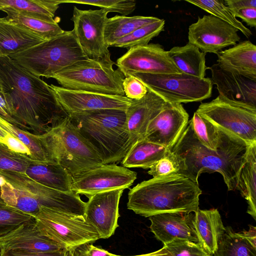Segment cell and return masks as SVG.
<instances>
[{"mask_svg":"<svg viewBox=\"0 0 256 256\" xmlns=\"http://www.w3.org/2000/svg\"><path fill=\"white\" fill-rule=\"evenodd\" d=\"M112 60L88 58L77 62L52 74L64 88L116 96H125L122 82L125 76Z\"/></svg>","mask_w":256,"mask_h":256,"instance_id":"obj_8","label":"cell"},{"mask_svg":"<svg viewBox=\"0 0 256 256\" xmlns=\"http://www.w3.org/2000/svg\"><path fill=\"white\" fill-rule=\"evenodd\" d=\"M164 246L172 256H209L198 242L186 239H175Z\"/></svg>","mask_w":256,"mask_h":256,"instance_id":"obj_41","label":"cell"},{"mask_svg":"<svg viewBox=\"0 0 256 256\" xmlns=\"http://www.w3.org/2000/svg\"><path fill=\"white\" fill-rule=\"evenodd\" d=\"M222 70L256 80V46L250 40L239 42L216 54Z\"/></svg>","mask_w":256,"mask_h":256,"instance_id":"obj_24","label":"cell"},{"mask_svg":"<svg viewBox=\"0 0 256 256\" xmlns=\"http://www.w3.org/2000/svg\"><path fill=\"white\" fill-rule=\"evenodd\" d=\"M194 212H165L148 217L151 232L164 245L176 238L198 242L192 226Z\"/></svg>","mask_w":256,"mask_h":256,"instance_id":"obj_22","label":"cell"},{"mask_svg":"<svg viewBox=\"0 0 256 256\" xmlns=\"http://www.w3.org/2000/svg\"><path fill=\"white\" fill-rule=\"evenodd\" d=\"M236 18H239L252 28L256 26V8H248L232 12Z\"/></svg>","mask_w":256,"mask_h":256,"instance_id":"obj_45","label":"cell"},{"mask_svg":"<svg viewBox=\"0 0 256 256\" xmlns=\"http://www.w3.org/2000/svg\"><path fill=\"white\" fill-rule=\"evenodd\" d=\"M49 86L68 116L100 110L114 109L126 111L133 102L125 96L74 90L54 84Z\"/></svg>","mask_w":256,"mask_h":256,"instance_id":"obj_16","label":"cell"},{"mask_svg":"<svg viewBox=\"0 0 256 256\" xmlns=\"http://www.w3.org/2000/svg\"><path fill=\"white\" fill-rule=\"evenodd\" d=\"M60 4L59 0H0V8L9 7L52 23L58 22L53 18Z\"/></svg>","mask_w":256,"mask_h":256,"instance_id":"obj_33","label":"cell"},{"mask_svg":"<svg viewBox=\"0 0 256 256\" xmlns=\"http://www.w3.org/2000/svg\"><path fill=\"white\" fill-rule=\"evenodd\" d=\"M34 162L27 156L12 150L0 142V170L25 174L29 165Z\"/></svg>","mask_w":256,"mask_h":256,"instance_id":"obj_39","label":"cell"},{"mask_svg":"<svg viewBox=\"0 0 256 256\" xmlns=\"http://www.w3.org/2000/svg\"><path fill=\"white\" fill-rule=\"evenodd\" d=\"M29 178L48 187L64 192H72V176L61 165L31 164L26 173Z\"/></svg>","mask_w":256,"mask_h":256,"instance_id":"obj_26","label":"cell"},{"mask_svg":"<svg viewBox=\"0 0 256 256\" xmlns=\"http://www.w3.org/2000/svg\"><path fill=\"white\" fill-rule=\"evenodd\" d=\"M148 172L153 177L177 174L180 169L178 159L172 150L156 161Z\"/></svg>","mask_w":256,"mask_h":256,"instance_id":"obj_42","label":"cell"},{"mask_svg":"<svg viewBox=\"0 0 256 256\" xmlns=\"http://www.w3.org/2000/svg\"><path fill=\"white\" fill-rule=\"evenodd\" d=\"M8 56L34 75L46 78L88 58L72 30H64L59 36Z\"/></svg>","mask_w":256,"mask_h":256,"instance_id":"obj_7","label":"cell"},{"mask_svg":"<svg viewBox=\"0 0 256 256\" xmlns=\"http://www.w3.org/2000/svg\"><path fill=\"white\" fill-rule=\"evenodd\" d=\"M159 18L154 16L116 15L108 18L104 28V39L106 46H112L118 40L128 35L138 28L154 22Z\"/></svg>","mask_w":256,"mask_h":256,"instance_id":"obj_30","label":"cell"},{"mask_svg":"<svg viewBox=\"0 0 256 256\" xmlns=\"http://www.w3.org/2000/svg\"><path fill=\"white\" fill-rule=\"evenodd\" d=\"M148 88L166 102L182 104L200 102L211 96V78L196 77L184 73L132 74Z\"/></svg>","mask_w":256,"mask_h":256,"instance_id":"obj_11","label":"cell"},{"mask_svg":"<svg viewBox=\"0 0 256 256\" xmlns=\"http://www.w3.org/2000/svg\"><path fill=\"white\" fill-rule=\"evenodd\" d=\"M0 92H2L0 82Z\"/></svg>","mask_w":256,"mask_h":256,"instance_id":"obj_54","label":"cell"},{"mask_svg":"<svg viewBox=\"0 0 256 256\" xmlns=\"http://www.w3.org/2000/svg\"><path fill=\"white\" fill-rule=\"evenodd\" d=\"M38 136L52 162L61 165L72 177L104 164L98 152L68 116Z\"/></svg>","mask_w":256,"mask_h":256,"instance_id":"obj_6","label":"cell"},{"mask_svg":"<svg viewBox=\"0 0 256 256\" xmlns=\"http://www.w3.org/2000/svg\"><path fill=\"white\" fill-rule=\"evenodd\" d=\"M65 249L42 235L34 222L23 224L6 235L0 237L1 256L10 251L47 252Z\"/></svg>","mask_w":256,"mask_h":256,"instance_id":"obj_19","label":"cell"},{"mask_svg":"<svg viewBox=\"0 0 256 256\" xmlns=\"http://www.w3.org/2000/svg\"><path fill=\"white\" fill-rule=\"evenodd\" d=\"M213 256H256V248L230 227H226Z\"/></svg>","mask_w":256,"mask_h":256,"instance_id":"obj_34","label":"cell"},{"mask_svg":"<svg viewBox=\"0 0 256 256\" xmlns=\"http://www.w3.org/2000/svg\"></svg>","mask_w":256,"mask_h":256,"instance_id":"obj_57","label":"cell"},{"mask_svg":"<svg viewBox=\"0 0 256 256\" xmlns=\"http://www.w3.org/2000/svg\"><path fill=\"white\" fill-rule=\"evenodd\" d=\"M116 64L125 77L136 73H182L174 63L168 52L158 44L130 48L117 60Z\"/></svg>","mask_w":256,"mask_h":256,"instance_id":"obj_14","label":"cell"},{"mask_svg":"<svg viewBox=\"0 0 256 256\" xmlns=\"http://www.w3.org/2000/svg\"><path fill=\"white\" fill-rule=\"evenodd\" d=\"M185 1L230 24L240 30L247 38H249L252 35L251 30L237 20L224 4V0H186Z\"/></svg>","mask_w":256,"mask_h":256,"instance_id":"obj_35","label":"cell"},{"mask_svg":"<svg viewBox=\"0 0 256 256\" xmlns=\"http://www.w3.org/2000/svg\"><path fill=\"white\" fill-rule=\"evenodd\" d=\"M60 4L70 3L88 4L100 7L109 12H116L126 16L132 13L136 8L134 0H59Z\"/></svg>","mask_w":256,"mask_h":256,"instance_id":"obj_40","label":"cell"},{"mask_svg":"<svg viewBox=\"0 0 256 256\" xmlns=\"http://www.w3.org/2000/svg\"><path fill=\"white\" fill-rule=\"evenodd\" d=\"M196 112L248 144L256 143V106L219 94L210 102L202 103Z\"/></svg>","mask_w":256,"mask_h":256,"instance_id":"obj_10","label":"cell"},{"mask_svg":"<svg viewBox=\"0 0 256 256\" xmlns=\"http://www.w3.org/2000/svg\"><path fill=\"white\" fill-rule=\"evenodd\" d=\"M68 116L81 134L98 152L104 164L122 161L130 150L125 110H100Z\"/></svg>","mask_w":256,"mask_h":256,"instance_id":"obj_5","label":"cell"},{"mask_svg":"<svg viewBox=\"0 0 256 256\" xmlns=\"http://www.w3.org/2000/svg\"><path fill=\"white\" fill-rule=\"evenodd\" d=\"M8 133L0 128V142L2 143L5 138L8 135Z\"/></svg>","mask_w":256,"mask_h":256,"instance_id":"obj_52","label":"cell"},{"mask_svg":"<svg viewBox=\"0 0 256 256\" xmlns=\"http://www.w3.org/2000/svg\"><path fill=\"white\" fill-rule=\"evenodd\" d=\"M0 175L4 178L0 198L10 206L32 217L42 206L84 216L86 202L72 191L64 192L48 187L26 174L0 170Z\"/></svg>","mask_w":256,"mask_h":256,"instance_id":"obj_4","label":"cell"},{"mask_svg":"<svg viewBox=\"0 0 256 256\" xmlns=\"http://www.w3.org/2000/svg\"><path fill=\"white\" fill-rule=\"evenodd\" d=\"M34 221L32 216L8 206L0 198V237L23 224Z\"/></svg>","mask_w":256,"mask_h":256,"instance_id":"obj_38","label":"cell"},{"mask_svg":"<svg viewBox=\"0 0 256 256\" xmlns=\"http://www.w3.org/2000/svg\"><path fill=\"white\" fill-rule=\"evenodd\" d=\"M137 173L116 164H104L72 177V190L89 198L114 190L128 188Z\"/></svg>","mask_w":256,"mask_h":256,"instance_id":"obj_13","label":"cell"},{"mask_svg":"<svg viewBox=\"0 0 256 256\" xmlns=\"http://www.w3.org/2000/svg\"><path fill=\"white\" fill-rule=\"evenodd\" d=\"M238 30L212 14L198 17L188 28V40L203 52L217 54L240 40Z\"/></svg>","mask_w":256,"mask_h":256,"instance_id":"obj_15","label":"cell"},{"mask_svg":"<svg viewBox=\"0 0 256 256\" xmlns=\"http://www.w3.org/2000/svg\"><path fill=\"white\" fill-rule=\"evenodd\" d=\"M0 10L6 14V18L8 20L32 30L45 40L59 36L64 31L59 26L58 22H50L38 16L9 7H2Z\"/></svg>","mask_w":256,"mask_h":256,"instance_id":"obj_31","label":"cell"},{"mask_svg":"<svg viewBox=\"0 0 256 256\" xmlns=\"http://www.w3.org/2000/svg\"><path fill=\"white\" fill-rule=\"evenodd\" d=\"M249 145L224 130L220 142L215 150L202 144L188 124L172 151L178 159V174L198 183L204 172L220 173L228 190H236L239 173L246 158Z\"/></svg>","mask_w":256,"mask_h":256,"instance_id":"obj_2","label":"cell"},{"mask_svg":"<svg viewBox=\"0 0 256 256\" xmlns=\"http://www.w3.org/2000/svg\"><path fill=\"white\" fill-rule=\"evenodd\" d=\"M35 224L44 236L67 250L100 239L96 229L80 216L42 206L34 216Z\"/></svg>","mask_w":256,"mask_h":256,"instance_id":"obj_9","label":"cell"},{"mask_svg":"<svg viewBox=\"0 0 256 256\" xmlns=\"http://www.w3.org/2000/svg\"><path fill=\"white\" fill-rule=\"evenodd\" d=\"M209 256H213L209 255Z\"/></svg>","mask_w":256,"mask_h":256,"instance_id":"obj_56","label":"cell"},{"mask_svg":"<svg viewBox=\"0 0 256 256\" xmlns=\"http://www.w3.org/2000/svg\"><path fill=\"white\" fill-rule=\"evenodd\" d=\"M45 40L39 34L6 17L0 18V56L24 51Z\"/></svg>","mask_w":256,"mask_h":256,"instance_id":"obj_25","label":"cell"},{"mask_svg":"<svg viewBox=\"0 0 256 256\" xmlns=\"http://www.w3.org/2000/svg\"><path fill=\"white\" fill-rule=\"evenodd\" d=\"M189 122L194 134L202 144L212 150L218 148L224 130L196 112Z\"/></svg>","mask_w":256,"mask_h":256,"instance_id":"obj_37","label":"cell"},{"mask_svg":"<svg viewBox=\"0 0 256 256\" xmlns=\"http://www.w3.org/2000/svg\"><path fill=\"white\" fill-rule=\"evenodd\" d=\"M242 236L248 240L254 247L256 248V227L249 225V229L238 232Z\"/></svg>","mask_w":256,"mask_h":256,"instance_id":"obj_50","label":"cell"},{"mask_svg":"<svg viewBox=\"0 0 256 256\" xmlns=\"http://www.w3.org/2000/svg\"><path fill=\"white\" fill-rule=\"evenodd\" d=\"M122 88L125 96L132 100L142 98L148 92L146 86L132 75L124 78Z\"/></svg>","mask_w":256,"mask_h":256,"instance_id":"obj_43","label":"cell"},{"mask_svg":"<svg viewBox=\"0 0 256 256\" xmlns=\"http://www.w3.org/2000/svg\"><path fill=\"white\" fill-rule=\"evenodd\" d=\"M201 194L198 184L182 174L156 176L130 189L127 208L148 218L165 212H195Z\"/></svg>","mask_w":256,"mask_h":256,"instance_id":"obj_3","label":"cell"},{"mask_svg":"<svg viewBox=\"0 0 256 256\" xmlns=\"http://www.w3.org/2000/svg\"><path fill=\"white\" fill-rule=\"evenodd\" d=\"M110 256H119L111 254ZM172 256L171 254L168 252L166 248L163 246L162 248L146 254L138 255V256Z\"/></svg>","mask_w":256,"mask_h":256,"instance_id":"obj_51","label":"cell"},{"mask_svg":"<svg viewBox=\"0 0 256 256\" xmlns=\"http://www.w3.org/2000/svg\"><path fill=\"white\" fill-rule=\"evenodd\" d=\"M168 102L150 90L142 98L133 100L132 104L126 110L130 148L136 142L144 138L150 122Z\"/></svg>","mask_w":256,"mask_h":256,"instance_id":"obj_20","label":"cell"},{"mask_svg":"<svg viewBox=\"0 0 256 256\" xmlns=\"http://www.w3.org/2000/svg\"><path fill=\"white\" fill-rule=\"evenodd\" d=\"M4 180H3V178L0 175V184H2V182H3Z\"/></svg>","mask_w":256,"mask_h":256,"instance_id":"obj_53","label":"cell"},{"mask_svg":"<svg viewBox=\"0 0 256 256\" xmlns=\"http://www.w3.org/2000/svg\"><path fill=\"white\" fill-rule=\"evenodd\" d=\"M176 66L182 73L199 78H205L206 54L194 45L188 43L184 46H174L168 51Z\"/></svg>","mask_w":256,"mask_h":256,"instance_id":"obj_27","label":"cell"},{"mask_svg":"<svg viewBox=\"0 0 256 256\" xmlns=\"http://www.w3.org/2000/svg\"><path fill=\"white\" fill-rule=\"evenodd\" d=\"M192 222L198 243L209 255L213 256L226 230L218 210L199 208L194 212Z\"/></svg>","mask_w":256,"mask_h":256,"instance_id":"obj_23","label":"cell"},{"mask_svg":"<svg viewBox=\"0 0 256 256\" xmlns=\"http://www.w3.org/2000/svg\"><path fill=\"white\" fill-rule=\"evenodd\" d=\"M0 256H1L0 250Z\"/></svg>","mask_w":256,"mask_h":256,"instance_id":"obj_55","label":"cell"},{"mask_svg":"<svg viewBox=\"0 0 256 256\" xmlns=\"http://www.w3.org/2000/svg\"><path fill=\"white\" fill-rule=\"evenodd\" d=\"M169 150H171L143 139L132 146L122 160V166L148 169Z\"/></svg>","mask_w":256,"mask_h":256,"instance_id":"obj_29","label":"cell"},{"mask_svg":"<svg viewBox=\"0 0 256 256\" xmlns=\"http://www.w3.org/2000/svg\"><path fill=\"white\" fill-rule=\"evenodd\" d=\"M165 20H158L142 26L128 35L114 42L112 46L126 48L128 50L136 46H145L164 30Z\"/></svg>","mask_w":256,"mask_h":256,"instance_id":"obj_36","label":"cell"},{"mask_svg":"<svg viewBox=\"0 0 256 256\" xmlns=\"http://www.w3.org/2000/svg\"><path fill=\"white\" fill-rule=\"evenodd\" d=\"M248 204L247 213L256 220V143L249 145L236 188Z\"/></svg>","mask_w":256,"mask_h":256,"instance_id":"obj_28","label":"cell"},{"mask_svg":"<svg viewBox=\"0 0 256 256\" xmlns=\"http://www.w3.org/2000/svg\"><path fill=\"white\" fill-rule=\"evenodd\" d=\"M2 143L8 146L11 150L25 154L30 158V152L28 148L18 139L10 134H8L5 138Z\"/></svg>","mask_w":256,"mask_h":256,"instance_id":"obj_46","label":"cell"},{"mask_svg":"<svg viewBox=\"0 0 256 256\" xmlns=\"http://www.w3.org/2000/svg\"><path fill=\"white\" fill-rule=\"evenodd\" d=\"M0 82L18 127L42 134L68 116L50 86L9 56H0Z\"/></svg>","mask_w":256,"mask_h":256,"instance_id":"obj_1","label":"cell"},{"mask_svg":"<svg viewBox=\"0 0 256 256\" xmlns=\"http://www.w3.org/2000/svg\"><path fill=\"white\" fill-rule=\"evenodd\" d=\"M108 12L104 10H82L74 7L71 20L72 30L88 58L110 60V54L104 39Z\"/></svg>","mask_w":256,"mask_h":256,"instance_id":"obj_12","label":"cell"},{"mask_svg":"<svg viewBox=\"0 0 256 256\" xmlns=\"http://www.w3.org/2000/svg\"><path fill=\"white\" fill-rule=\"evenodd\" d=\"M68 251L64 250L47 252H28L20 251H10L2 256H68Z\"/></svg>","mask_w":256,"mask_h":256,"instance_id":"obj_47","label":"cell"},{"mask_svg":"<svg viewBox=\"0 0 256 256\" xmlns=\"http://www.w3.org/2000/svg\"><path fill=\"white\" fill-rule=\"evenodd\" d=\"M212 84L219 94L234 101L256 106V80L221 68L218 64L208 67Z\"/></svg>","mask_w":256,"mask_h":256,"instance_id":"obj_21","label":"cell"},{"mask_svg":"<svg viewBox=\"0 0 256 256\" xmlns=\"http://www.w3.org/2000/svg\"><path fill=\"white\" fill-rule=\"evenodd\" d=\"M124 189L100 192L88 198L84 216L97 230L100 238L113 235L118 226L119 202Z\"/></svg>","mask_w":256,"mask_h":256,"instance_id":"obj_18","label":"cell"},{"mask_svg":"<svg viewBox=\"0 0 256 256\" xmlns=\"http://www.w3.org/2000/svg\"><path fill=\"white\" fill-rule=\"evenodd\" d=\"M0 128L18 139L30 151V159L36 164L52 163L39 140L38 134H33L9 122L0 116ZM54 164V163H53Z\"/></svg>","mask_w":256,"mask_h":256,"instance_id":"obj_32","label":"cell"},{"mask_svg":"<svg viewBox=\"0 0 256 256\" xmlns=\"http://www.w3.org/2000/svg\"><path fill=\"white\" fill-rule=\"evenodd\" d=\"M108 251L92 245L90 242L76 246L68 250L69 256H110Z\"/></svg>","mask_w":256,"mask_h":256,"instance_id":"obj_44","label":"cell"},{"mask_svg":"<svg viewBox=\"0 0 256 256\" xmlns=\"http://www.w3.org/2000/svg\"><path fill=\"white\" fill-rule=\"evenodd\" d=\"M224 2L231 12L248 8H256V0H224Z\"/></svg>","mask_w":256,"mask_h":256,"instance_id":"obj_48","label":"cell"},{"mask_svg":"<svg viewBox=\"0 0 256 256\" xmlns=\"http://www.w3.org/2000/svg\"><path fill=\"white\" fill-rule=\"evenodd\" d=\"M188 117L182 104L168 102L150 122L144 139L172 150L186 128Z\"/></svg>","mask_w":256,"mask_h":256,"instance_id":"obj_17","label":"cell"},{"mask_svg":"<svg viewBox=\"0 0 256 256\" xmlns=\"http://www.w3.org/2000/svg\"><path fill=\"white\" fill-rule=\"evenodd\" d=\"M0 116L9 122L17 126L16 122L9 114L7 105L2 92H0Z\"/></svg>","mask_w":256,"mask_h":256,"instance_id":"obj_49","label":"cell"}]
</instances>
